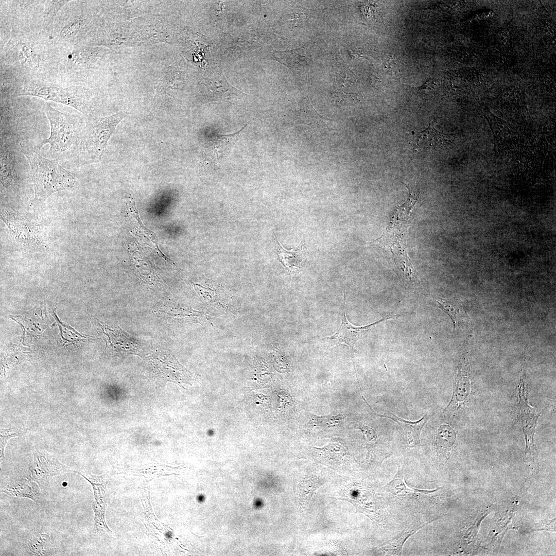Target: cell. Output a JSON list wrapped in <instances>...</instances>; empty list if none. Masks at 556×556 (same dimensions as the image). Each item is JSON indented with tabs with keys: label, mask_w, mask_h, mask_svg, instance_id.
<instances>
[{
	"label": "cell",
	"mask_w": 556,
	"mask_h": 556,
	"mask_svg": "<svg viewBox=\"0 0 556 556\" xmlns=\"http://www.w3.org/2000/svg\"><path fill=\"white\" fill-rule=\"evenodd\" d=\"M23 153L30 166L34 189V196L30 205H39L57 192L74 188L75 175L64 169L56 160H49L29 149Z\"/></svg>",
	"instance_id": "obj_1"
},
{
	"label": "cell",
	"mask_w": 556,
	"mask_h": 556,
	"mask_svg": "<svg viewBox=\"0 0 556 556\" xmlns=\"http://www.w3.org/2000/svg\"><path fill=\"white\" fill-rule=\"evenodd\" d=\"M43 110L48 119L50 132L42 145L48 144L50 154L59 158L80 143L81 130L71 117L48 103H44Z\"/></svg>",
	"instance_id": "obj_2"
},
{
	"label": "cell",
	"mask_w": 556,
	"mask_h": 556,
	"mask_svg": "<svg viewBox=\"0 0 556 556\" xmlns=\"http://www.w3.org/2000/svg\"><path fill=\"white\" fill-rule=\"evenodd\" d=\"M31 96L70 106L86 115L89 104L86 92L77 86L57 87L31 83L25 85L15 96Z\"/></svg>",
	"instance_id": "obj_3"
},
{
	"label": "cell",
	"mask_w": 556,
	"mask_h": 556,
	"mask_svg": "<svg viewBox=\"0 0 556 556\" xmlns=\"http://www.w3.org/2000/svg\"><path fill=\"white\" fill-rule=\"evenodd\" d=\"M127 115V112H121L89 120L81 133L79 143H82L85 147H91L100 158L117 126Z\"/></svg>",
	"instance_id": "obj_4"
},
{
	"label": "cell",
	"mask_w": 556,
	"mask_h": 556,
	"mask_svg": "<svg viewBox=\"0 0 556 556\" xmlns=\"http://www.w3.org/2000/svg\"><path fill=\"white\" fill-rule=\"evenodd\" d=\"M74 470L60 463L44 451H38L34 462L29 468L27 478L35 481L41 489L47 486L49 480L56 475L67 472L74 473Z\"/></svg>",
	"instance_id": "obj_5"
},
{
	"label": "cell",
	"mask_w": 556,
	"mask_h": 556,
	"mask_svg": "<svg viewBox=\"0 0 556 556\" xmlns=\"http://www.w3.org/2000/svg\"><path fill=\"white\" fill-rule=\"evenodd\" d=\"M517 420L520 423L526 441V450L531 453L533 449V435L540 413L532 408L528 401L525 383L521 379L518 386Z\"/></svg>",
	"instance_id": "obj_6"
},
{
	"label": "cell",
	"mask_w": 556,
	"mask_h": 556,
	"mask_svg": "<svg viewBox=\"0 0 556 556\" xmlns=\"http://www.w3.org/2000/svg\"><path fill=\"white\" fill-rule=\"evenodd\" d=\"M345 301L344 303V312L342 315V320L338 330L334 335L325 337L322 340H328L336 343H344L352 350H353L356 342L361 337L370 331L372 328L374 327L376 324L393 317V316L388 317L386 318H383L379 321L369 325L362 326H356L353 325L348 320L345 315Z\"/></svg>",
	"instance_id": "obj_7"
},
{
	"label": "cell",
	"mask_w": 556,
	"mask_h": 556,
	"mask_svg": "<svg viewBox=\"0 0 556 556\" xmlns=\"http://www.w3.org/2000/svg\"><path fill=\"white\" fill-rule=\"evenodd\" d=\"M150 361L159 378L178 383L182 379L184 370L172 356L159 353L152 355Z\"/></svg>",
	"instance_id": "obj_8"
},
{
	"label": "cell",
	"mask_w": 556,
	"mask_h": 556,
	"mask_svg": "<svg viewBox=\"0 0 556 556\" xmlns=\"http://www.w3.org/2000/svg\"><path fill=\"white\" fill-rule=\"evenodd\" d=\"M246 126L235 133L219 134L213 136L208 143L206 154L210 163H218L226 158L237 141L240 132Z\"/></svg>",
	"instance_id": "obj_9"
},
{
	"label": "cell",
	"mask_w": 556,
	"mask_h": 556,
	"mask_svg": "<svg viewBox=\"0 0 556 556\" xmlns=\"http://www.w3.org/2000/svg\"><path fill=\"white\" fill-rule=\"evenodd\" d=\"M15 151L8 145H1L0 155L1 182L5 188L14 185L18 180Z\"/></svg>",
	"instance_id": "obj_10"
},
{
	"label": "cell",
	"mask_w": 556,
	"mask_h": 556,
	"mask_svg": "<svg viewBox=\"0 0 556 556\" xmlns=\"http://www.w3.org/2000/svg\"><path fill=\"white\" fill-rule=\"evenodd\" d=\"M40 489L35 481L26 478L10 481L1 492L14 497L27 498L37 503L41 499Z\"/></svg>",
	"instance_id": "obj_11"
},
{
	"label": "cell",
	"mask_w": 556,
	"mask_h": 556,
	"mask_svg": "<svg viewBox=\"0 0 556 556\" xmlns=\"http://www.w3.org/2000/svg\"><path fill=\"white\" fill-rule=\"evenodd\" d=\"M275 236L279 246L276 252L279 260L288 269L290 274L297 272L306 259L305 242L302 241L296 249L286 250L282 246L275 235Z\"/></svg>",
	"instance_id": "obj_12"
},
{
	"label": "cell",
	"mask_w": 556,
	"mask_h": 556,
	"mask_svg": "<svg viewBox=\"0 0 556 556\" xmlns=\"http://www.w3.org/2000/svg\"><path fill=\"white\" fill-rule=\"evenodd\" d=\"M378 415L393 420L401 425L404 430L405 438L408 446L414 447L420 445V436L421 430L429 419V416L427 414L415 422L406 421L391 412L389 413L388 415Z\"/></svg>",
	"instance_id": "obj_13"
},
{
	"label": "cell",
	"mask_w": 556,
	"mask_h": 556,
	"mask_svg": "<svg viewBox=\"0 0 556 556\" xmlns=\"http://www.w3.org/2000/svg\"><path fill=\"white\" fill-rule=\"evenodd\" d=\"M433 126L428 127L421 132H418L413 136L412 146L416 150L442 145L447 141L445 134L435 129Z\"/></svg>",
	"instance_id": "obj_14"
},
{
	"label": "cell",
	"mask_w": 556,
	"mask_h": 556,
	"mask_svg": "<svg viewBox=\"0 0 556 556\" xmlns=\"http://www.w3.org/2000/svg\"><path fill=\"white\" fill-rule=\"evenodd\" d=\"M456 433L454 429L448 425H442L437 434L436 443L439 453L446 457L456 442Z\"/></svg>",
	"instance_id": "obj_15"
},
{
	"label": "cell",
	"mask_w": 556,
	"mask_h": 556,
	"mask_svg": "<svg viewBox=\"0 0 556 556\" xmlns=\"http://www.w3.org/2000/svg\"><path fill=\"white\" fill-rule=\"evenodd\" d=\"M33 308L34 318L32 316V311L30 310L27 314L22 316H15L16 321L21 323L23 326L24 329L27 332H33L34 335L39 334L44 329V318L43 317V310L40 308Z\"/></svg>",
	"instance_id": "obj_16"
},
{
	"label": "cell",
	"mask_w": 556,
	"mask_h": 556,
	"mask_svg": "<svg viewBox=\"0 0 556 556\" xmlns=\"http://www.w3.org/2000/svg\"><path fill=\"white\" fill-rule=\"evenodd\" d=\"M26 546L35 555H47L51 553V542L49 536L45 533L32 535L27 542Z\"/></svg>",
	"instance_id": "obj_17"
},
{
	"label": "cell",
	"mask_w": 556,
	"mask_h": 556,
	"mask_svg": "<svg viewBox=\"0 0 556 556\" xmlns=\"http://www.w3.org/2000/svg\"><path fill=\"white\" fill-rule=\"evenodd\" d=\"M70 1H43L45 6L43 13V28L47 33L53 31V24L56 15L60 9Z\"/></svg>",
	"instance_id": "obj_18"
},
{
	"label": "cell",
	"mask_w": 556,
	"mask_h": 556,
	"mask_svg": "<svg viewBox=\"0 0 556 556\" xmlns=\"http://www.w3.org/2000/svg\"><path fill=\"white\" fill-rule=\"evenodd\" d=\"M281 60V62L287 65L295 72H304L307 65V59L304 55H301L298 50L288 52L279 53L276 54Z\"/></svg>",
	"instance_id": "obj_19"
},
{
	"label": "cell",
	"mask_w": 556,
	"mask_h": 556,
	"mask_svg": "<svg viewBox=\"0 0 556 556\" xmlns=\"http://www.w3.org/2000/svg\"><path fill=\"white\" fill-rule=\"evenodd\" d=\"M53 317L58 324L60 331V341L63 344H71L76 341L88 338L82 335L68 325L63 324L57 317L55 311H53Z\"/></svg>",
	"instance_id": "obj_20"
},
{
	"label": "cell",
	"mask_w": 556,
	"mask_h": 556,
	"mask_svg": "<svg viewBox=\"0 0 556 556\" xmlns=\"http://www.w3.org/2000/svg\"><path fill=\"white\" fill-rule=\"evenodd\" d=\"M324 461L338 462L346 454V449L338 444H331L323 448H315Z\"/></svg>",
	"instance_id": "obj_21"
},
{
	"label": "cell",
	"mask_w": 556,
	"mask_h": 556,
	"mask_svg": "<svg viewBox=\"0 0 556 556\" xmlns=\"http://www.w3.org/2000/svg\"><path fill=\"white\" fill-rule=\"evenodd\" d=\"M83 22L81 16L71 19L61 29L59 38L61 39L67 40L73 39L76 37L77 35L80 34L83 26Z\"/></svg>",
	"instance_id": "obj_22"
},
{
	"label": "cell",
	"mask_w": 556,
	"mask_h": 556,
	"mask_svg": "<svg viewBox=\"0 0 556 556\" xmlns=\"http://www.w3.org/2000/svg\"><path fill=\"white\" fill-rule=\"evenodd\" d=\"M466 375V373L465 374L460 372L459 373L454 395V397L458 402L464 401L467 398L471 390L470 379Z\"/></svg>",
	"instance_id": "obj_23"
},
{
	"label": "cell",
	"mask_w": 556,
	"mask_h": 556,
	"mask_svg": "<svg viewBox=\"0 0 556 556\" xmlns=\"http://www.w3.org/2000/svg\"><path fill=\"white\" fill-rule=\"evenodd\" d=\"M436 302L438 307L450 317L455 329L457 316L460 311L459 305L455 302L443 300H436Z\"/></svg>",
	"instance_id": "obj_24"
},
{
	"label": "cell",
	"mask_w": 556,
	"mask_h": 556,
	"mask_svg": "<svg viewBox=\"0 0 556 556\" xmlns=\"http://www.w3.org/2000/svg\"><path fill=\"white\" fill-rule=\"evenodd\" d=\"M321 485V482L317 479L312 478L304 481L300 486V495L303 500H308L314 491Z\"/></svg>",
	"instance_id": "obj_25"
},
{
	"label": "cell",
	"mask_w": 556,
	"mask_h": 556,
	"mask_svg": "<svg viewBox=\"0 0 556 556\" xmlns=\"http://www.w3.org/2000/svg\"><path fill=\"white\" fill-rule=\"evenodd\" d=\"M388 489L392 493L395 495L398 494V493L399 494L402 495V493L405 494L406 493H407L409 492H412L413 491H420L415 490L414 489H412L406 488L405 485L404 484V482L402 479L401 476H396L395 478L389 484Z\"/></svg>",
	"instance_id": "obj_26"
},
{
	"label": "cell",
	"mask_w": 556,
	"mask_h": 556,
	"mask_svg": "<svg viewBox=\"0 0 556 556\" xmlns=\"http://www.w3.org/2000/svg\"><path fill=\"white\" fill-rule=\"evenodd\" d=\"M18 434L16 433H11L9 430L4 431L3 429L1 430V458H3L4 457V449L6 445L8 440L12 437L18 436Z\"/></svg>",
	"instance_id": "obj_27"
},
{
	"label": "cell",
	"mask_w": 556,
	"mask_h": 556,
	"mask_svg": "<svg viewBox=\"0 0 556 556\" xmlns=\"http://www.w3.org/2000/svg\"><path fill=\"white\" fill-rule=\"evenodd\" d=\"M397 62L393 56H387L384 63V68L388 72L396 69Z\"/></svg>",
	"instance_id": "obj_28"
},
{
	"label": "cell",
	"mask_w": 556,
	"mask_h": 556,
	"mask_svg": "<svg viewBox=\"0 0 556 556\" xmlns=\"http://www.w3.org/2000/svg\"><path fill=\"white\" fill-rule=\"evenodd\" d=\"M432 80L430 79L427 80L424 84L420 87L421 89L425 91L430 90L434 86V82Z\"/></svg>",
	"instance_id": "obj_29"
}]
</instances>
